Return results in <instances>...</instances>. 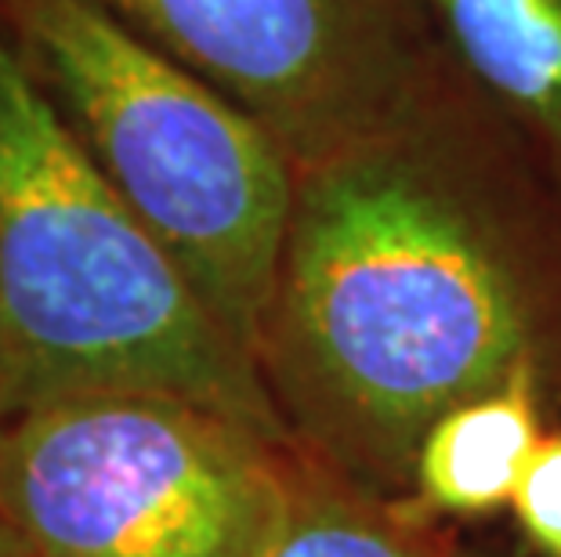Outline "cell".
Listing matches in <instances>:
<instances>
[{
    "label": "cell",
    "mask_w": 561,
    "mask_h": 557,
    "mask_svg": "<svg viewBox=\"0 0 561 557\" xmlns=\"http://www.w3.org/2000/svg\"><path fill=\"white\" fill-rule=\"evenodd\" d=\"M551 413L536 376L460 402L427 428L410 500L427 514L474 518L511 503Z\"/></svg>",
    "instance_id": "obj_7"
},
{
    "label": "cell",
    "mask_w": 561,
    "mask_h": 557,
    "mask_svg": "<svg viewBox=\"0 0 561 557\" xmlns=\"http://www.w3.org/2000/svg\"><path fill=\"white\" fill-rule=\"evenodd\" d=\"M8 402V344H4V315H0V417Z\"/></svg>",
    "instance_id": "obj_11"
},
{
    "label": "cell",
    "mask_w": 561,
    "mask_h": 557,
    "mask_svg": "<svg viewBox=\"0 0 561 557\" xmlns=\"http://www.w3.org/2000/svg\"><path fill=\"white\" fill-rule=\"evenodd\" d=\"M257 365L294 442L385 500L460 402L536 376L561 409V193L449 62L297 171Z\"/></svg>",
    "instance_id": "obj_1"
},
{
    "label": "cell",
    "mask_w": 561,
    "mask_h": 557,
    "mask_svg": "<svg viewBox=\"0 0 561 557\" xmlns=\"http://www.w3.org/2000/svg\"><path fill=\"white\" fill-rule=\"evenodd\" d=\"M0 557H26V550H22V543L15 536V529H11V521L4 514V507H0Z\"/></svg>",
    "instance_id": "obj_10"
},
{
    "label": "cell",
    "mask_w": 561,
    "mask_h": 557,
    "mask_svg": "<svg viewBox=\"0 0 561 557\" xmlns=\"http://www.w3.org/2000/svg\"><path fill=\"white\" fill-rule=\"evenodd\" d=\"M305 449L160 391H80L0 420L26 557H261Z\"/></svg>",
    "instance_id": "obj_4"
},
{
    "label": "cell",
    "mask_w": 561,
    "mask_h": 557,
    "mask_svg": "<svg viewBox=\"0 0 561 557\" xmlns=\"http://www.w3.org/2000/svg\"><path fill=\"white\" fill-rule=\"evenodd\" d=\"M449 69L561 193V0H427Z\"/></svg>",
    "instance_id": "obj_6"
},
{
    "label": "cell",
    "mask_w": 561,
    "mask_h": 557,
    "mask_svg": "<svg viewBox=\"0 0 561 557\" xmlns=\"http://www.w3.org/2000/svg\"><path fill=\"white\" fill-rule=\"evenodd\" d=\"M257 120L294 167L385 127L442 55L427 0H99Z\"/></svg>",
    "instance_id": "obj_5"
},
{
    "label": "cell",
    "mask_w": 561,
    "mask_h": 557,
    "mask_svg": "<svg viewBox=\"0 0 561 557\" xmlns=\"http://www.w3.org/2000/svg\"><path fill=\"white\" fill-rule=\"evenodd\" d=\"M0 315L4 417L80 391H160L297 445L261 365L77 146L4 26Z\"/></svg>",
    "instance_id": "obj_2"
},
{
    "label": "cell",
    "mask_w": 561,
    "mask_h": 557,
    "mask_svg": "<svg viewBox=\"0 0 561 557\" xmlns=\"http://www.w3.org/2000/svg\"><path fill=\"white\" fill-rule=\"evenodd\" d=\"M261 557H463L413 500H385L305 453L294 503Z\"/></svg>",
    "instance_id": "obj_8"
},
{
    "label": "cell",
    "mask_w": 561,
    "mask_h": 557,
    "mask_svg": "<svg viewBox=\"0 0 561 557\" xmlns=\"http://www.w3.org/2000/svg\"><path fill=\"white\" fill-rule=\"evenodd\" d=\"M511 507L529 547L540 557H561V431H543L536 442Z\"/></svg>",
    "instance_id": "obj_9"
},
{
    "label": "cell",
    "mask_w": 561,
    "mask_h": 557,
    "mask_svg": "<svg viewBox=\"0 0 561 557\" xmlns=\"http://www.w3.org/2000/svg\"><path fill=\"white\" fill-rule=\"evenodd\" d=\"M0 26L77 146L257 362L294 160L99 0H0Z\"/></svg>",
    "instance_id": "obj_3"
}]
</instances>
